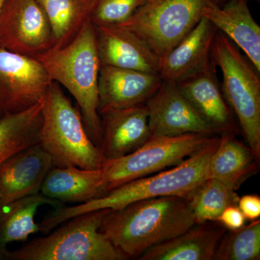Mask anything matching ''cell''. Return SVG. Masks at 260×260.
Here are the masks:
<instances>
[{
    "label": "cell",
    "instance_id": "26",
    "mask_svg": "<svg viewBox=\"0 0 260 260\" xmlns=\"http://www.w3.org/2000/svg\"><path fill=\"white\" fill-rule=\"evenodd\" d=\"M230 230L218 246L217 260H259L260 259V220Z\"/></svg>",
    "mask_w": 260,
    "mask_h": 260
},
{
    "label": "cell",
    "instance_id": "24",
    "mask_svg": "<svg viewBox=\"0 0 260 260\" xmlns=\"http://www.w3.org/2000/svg\"><path fill=\"white\" fill-rule=\"evenodd\" d=\"M50 24L54 46L69 43L90 20L97 0H37Z\"/></svg>",
    "mask_w": 260,
    "mask_h": 260
},
{
    "label": "cell",
    "instance_id": "4",
    "mask_svg": "<svg viewBox=\"0 0 260 260\" xmlns=\"http://www.w3.org/2000/svg\"><path fill=\"white\" fill-rule=\"evenodd\" d=\"M109 209L92 210L66 220L46 237L37 238L15 251H7L1 259L8 260H125L100 232Z\"/></svg>",
    "mask_w": 260,
    "mask_h": 260
},
{
    "label": "cell",
    "instance_id": "25",
    "mask_svg": "<svg viewBox=\"0 0 260 260\" xmlns=\"http://www.w3.org/2000/svg\"><path fill=\"white\" fill-rule=\"evenodd\" d=\"M196 223L216 221L229 205H237L235 191L218 180L208 178L197 189L189 200Z\"/></svg>",
    "mask_w": 260,
    "mask_h": 260
},
{
    "label": "cell",
    "instance_id": "27",
    "mask_svg": "<svg viewBox=\"0 0 260 260\" xmlns=\"http://www.w3.org/2000/svg\"><path fill=\"white\" fill-rule=\"evenodd\" d=\"M149 0H97L90 21L94 26L120 25Z\"/></svg>",
    "mask_w": 260,
    "mask_h": 260
},
{
    "label": "cell",
    "instance_id": "3",
    "mask_svg": "<svg viewBox=\"0 0 260 260\" xmlns=\"http://www.w3.org/2000/svg\"><path fill=\"white\" fill-rule=\"evenodd\" d=\"M35 58L51 80L64 86L75 98L88 136L101 149L102 129L98 94L101 62L93 24L88 20L69 43L51 48Z\"/></svg>",
    "mask_w": 260,
    "mask_h": 260
},
{
    "label": "cell",
    "instance_id": "8",
    "mask_svg": "<svg viewBox=\"0 0 260 260\" xmlns=\"http://www.w3.org/2000/svg\"><path fill=\"white\" fill-rule=\"evenodd\" d=\"M215 136L186 134L151 137L121 158L103 160L101 171L107 191L125 183L175 167L208 144Z\"/></svg>",
    "mask_w": 260,
    "mask_h": 260
},
{
    "label": "cell",
    "instance_id": "20",
    "mask_svg": "<svg viewBox=\"0 0 260 260\" xmlns=\"http://www.w3.org/2000/svg\"><path fill=\"white\" fill-rule=\"evenodd\" d=\"M101 169L54 167L44 179L40 193L64 203H84L107 193Z\"/></svg>",
    "mask_w": 260,
    "mask_h": 260
},
{
    "label": "cell",
    "instance_id": "28",
    "mask_svg": "<svg viewBox=\"0 0 260 260\" xmlns=\"http://www.w3.org/2000/svg\"><path fill=\"white\" fill-rule=\"evenodd\" d=\"M246 218L237 205H229L225 208L217 219L229 230H237L245 225Z\"/></svg>",
    "mask_w": 260,
    "mask_h": 260
},
{
    "label": "cell",
    "instance_id": "15",
    "mask_svg": "<svg viewBox=\"0 0 260 260\" xmlns=\"http://www.w3.org/2000/svg\"><path fill=\"white\" fill-rule=\"evenodd\" d=\"M101 64L160 73L161 60L142 39L118 25L95 26Z\"/></svg>",
    "mask_w": 260,
    "mask_h": 260
},
{
    "label": "cell",
    "instance_id": "22",
    "mask_svg": "<svg viewBox=\"0 0 260 260\" xmlns=\"http://www.w3.org/2000/svg\"><path fill=\"white\" fill-rule=\"evenodd\" d=\"M59 208L63 203L49 199L41 193L30 195L5 207L8 211L0 214V259L8 251L7 246L17 242L26 241L29 236L39 232V223L34 220L42 205Z\"/></svg>",
    "mask_w": 260,
    "mask_h": 260
},
{
    "label": "cell",
    "instance_id": "19",
    "mask_svg": "<svg viewBox=\"0 0 260 260\" xmlns=\"http://www.w3.org/2000/svg\"><path fill=\"white\" fill-rule=\"evenodd\" d=\"M195 223L186 232L150 247L140 260H213L226 233L221 223Z\"/></svg>",
    "mask_w": 260,
    "mask_h": 260
},
{
    "label": "cell",
    "instance_id": "23",
    "mask_svg": "<svg viewBox=\"0 0 260 260\" xmlns=\"http://www.w3.org/2000/svg\"><path fill=\"white\" fill-rule=\"evenodd\" d=\"M42 120V101L23 112L0 117V164L17 152L39 143Z\"/></svg>",
    "mask_w": 260,
    "mask_h": 260
},
{
    "label": "cell",
    "instance_id": "7",
    "mask_svg": "<svg viewBox=\"0 0 260 260\" xmlns=\"http://www.w3.org/2000/svg\"><path fill=\"white\" fill-rule=\"evenodd\" d=\"M213 0H149L119 26L133 32L164 60L194 28Z\"/></svg>",
    "mask_w": 260,
    "mask_h": 260
},
{
    "label": "cell",
    "instance_id": "21",
    "mask_svg": "<svg viewBox=\"0 0 260 260\" xmlns=\"http://www.w3.org/2000/svg\"><path fill=\"white\" fill-rule=\"evenodd\" d=\"M259 159L250 148L235 138V135H222L208 165V178L223 183L232 190L258 170Z\"/></svg>",
    "mask_w": 260,
    "mask_h": 260
},
{
    "label": "cell",
    "instance_id": "9",
    "mask_svg": "<svg viewBox=\"0 0 260 260\" xmlns=\"http://www.w3.org/2000/svg\"><path fill=\"white\" fill-rule=\"evenodd\" d=\"M52 82L35 57L0 48V117L42 102Z\"/></svg>",
    "mask_w": 260,
    "mask_h": 260
},
{
    "label": "cell",
    "instance_id": "31",
    "mask_svg": "<svg viewBox=\"0 0 260 260\" xmlns=\"http://www.w3.org/2000/svg\"><path fill=\"white\" fill-rule=\"evenodd\" d=\"M5 0H0V10H1L2 6H3V3H4Z\"/></svg>",
    "mask_w": 260,
    "mask_h": 260
},
{
    "label": "cell",
    "instance_id": "2",
    "mask_svg": "<svg viewBox=\"0 0 260 260\" xmlns=\"http://www.w3.org/2000/svg\"><path fill=\"white\" fill-rule=\"evenodd\" d=\"M219 138L169 169L153 176L140 178L107 191L101 198L75 206H61L48 214L40 222L41 229L50 232L66 220L92 210H116L138 200L177 196L189 200L207 179L210 159L218 146Z\"/></svg>",
    "mask_w": 260,
    "mask_h": 260
},
{
    "label": "cell",
    "instance_id": "30",
    "mask_svg": "<svg viewBox=\"0 0 260 260\" xmlns=\"http://www.w3.org/2000/svg\"><path fill=\"white\" fill-rule=\"evenodd\" d=\"M213 1L215 3V4L222 5L224 4V3H226L228 0H213Z\"/></svg>",
    "mask_w": 260,
    "mask_h": 260
},
{
    "label": "cell",
    "instance_id": "32",
    "mask_svg": "<svg viewBox=\"0 0 260 260\" xmlns=\"http://www.w3.org/2000/svg\"><path fill=\"white\" fill-rule=\"evenodd\" d=\"M2 209L0 208V214H1Z\"/></svg>",
    "mask_w": 260,
    "mask_h": 260
},
{
    "label": "cell",
    "instance_id": "29",
    "mask_svg": "<svg viewBox=\"0 0 260 260\" xmlns=\"http://www.w3.org/2000/svg\"><path fill=\"white\" fill-rule=\"evenodd\" d=\"M237 205L246 219L254 220L259 218L260 198L258 195H244L239 198Z\"/></svg>",
    "mask_w": 260,
    "mask_h": 260
},
{
    "label": "cell",
    "instance_id": "10",
    "mask_svg": "<svg viewBox=\"0 0 260 260\" xmlns=\"http://www.w3.org/2000/svg\"><path fill=\"white\" fill-rule=\"evenodd\" d=\"M53 46L50 24L37 0H5L0 10V48L35 57Z\"/></svg>",
    "mask_w": 260,
    "mask_h": 260
},
{
    "label": "cell",
    "instance_id": "11",
    "mask_svg": "<svg viewBox=\"0 0 260 260\" xmlns=\"http://www.w3.org/2000/svg\"><path fill=\"white\" fill-rule=\"evenodd\" d=\"M151 137L186 134L215 136V130L183 95L177 85L162 80L160 88L145 103Z\"/></svg>",
    "mask_w": 260,
    "mask_h": 260
},
{
    "label": "cell",
    "instance_id": "14",
    "mask_svg": "<svg viewBox=\"0 0 260 260\" xmlns=\"http://www.w3.org/2000/svg\"><path fill=\"white\" fill-rule=\"evenodd\" d=\"M159 74L101 64L99 75V112L143 105L160 88Z\"/></svg>",
    "mask_w": 260,
    "mask_h": 260
},
{
    "label": "cell",
    "instance_id": "12",
    "mask_svg": "<svg viewBox=\"0 0 260 260\" xmlns=\"http://www.w3.org/2000/svg\"><path fill=\"white\" fill-rule=\"evenodd\" d=\"M53 167L51 155L40 143L7 158L0 164V208L40 193L44 179Z\"/></svg>",
    "mask_w": 260,
    "mask_h": 260
},
{
    "label": "cell",
    "instance_id": "17",
    "mask_svg": "<svg viewBox=\"0 0 260 260\" xmlns=\"http://www.w3.org/2000/svg\"><path fill=\"white\" fill-rule=\"evenodd\" d=\"M215 61L192 76L177 83L178 88L216 134L239 132L215 75Z\"/></svg>",
    "mask_w": 260,
    "mask_h": 260
},
{
    "label": "cell",
    "instance_id": "1",
    "mask_svg": "<svg viewBox=\"0 0 260 260\" xmlns=\"http://www.w3.org/2000/svg\"><path fill=\"white\" fill-rule=\"evenodd\" d=\"M196 223L189 200L177 196L138 200L109 210L100 232L128 258L180 235Z\"/></svg>",
    "mask_w": 260,
    "mask_h": 260
},
{
    "label": "cell",
    "instance_id": "13",
    "mask_svg": "<svg viewBox=\"0 0 260 260\" xmlns=\"http://www.w3.org/2000/svg\"><path fill=\"white\" fill-rule=\"evenodd\" d=\"M102 124L103 160H114L133 153L150 138L145 104L99 112Z\"/></svg>",
    "mask_w": 260,
    "mask_h": 260
},
{
    "label": "cell",
    "instance_id": "6",
    "mask_svg": "<svg viewBox=\"0 0 260 260\" xmlns=\"http://www.w3.org/2000/svg\"><path fill=\"white\" fill-rule=\"evenodd\" d=\"M213 60L223 75V91L239 120L249 148L260 158V80L250 61L223 32L217 30Z\"/></svg>",
    "mask_w": 260,
    "mask_h": 260
},
{
    "label": "cell",
    "instance_id": "18",
    "mask_svg": "<svg viewBox=\"0 0 260 260\" xmlns=\"http://www.w3.org/2000/svg\"><path fill=\"white\" fill-rule=\"evenodd\" d=\"M203 17L240 48L259 73L260 27L247 0H228L223 5L210 2L203 10Z\"/></svg>",
    "mask_w": 260,
    "mask_h": 260
},
{
    "label": "cell",
    "instance_id": "5",
    "mask_svg": "<svg viewBox=\"0 0 260 260\" xmlns=\"http://www.w3.org/2000/svg\"><path fill=\"white\" fill-rule=\"evenodd\" d=\"M42 116L39 143L51 155L54 167L101 169L102 150L88 136L79 108L55 82L43 99Z\"/></svg>",
    "mask_w": 260,
    "mask_h": 260
},
{
    "label": "cell",
    "instance_id": "16",
    "mask_svg": "<svg viewBox=\"0 0 260 260\" xmlns=\"http://www.w3.org/2000/svg\"><path fill=\"white\" fill-rule=\"evenodd\" d=\"M217 30L208 19L203 17L162 61L159 73L162 80L177 84L211 64Z\"/></svg>",
    "mask_w": 260,
    "mask_h": 260
}]
</instances>
